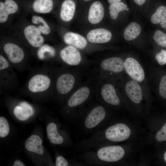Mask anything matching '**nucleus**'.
Instances as JSON below:
<instances>
[{"instance_id":"1","label":"nucleus","mask_w":166,"mask_h":166,"mask_svg":"<svg viewBox=\"0 0 166 166\" xmlns=\"http://www.w3.org/2000/svg\"><path fill=\"white\" fill-rule=\"evenodd\" d=\"M84 152L80 156L81 160L89 164L99 165L117 162L125 154L123 148L119 145L104 146Z\"/></svg>"},{"instance_id":"2","label":"nucleus","mask_w":166,"mask_h":166,"mask_svg":"<svg viewBox=\"0 0 166 166\" xmlns=\"http://www.w3.org/2000/svg\"><path fill=\"white\" fill-rule=\"evenodd\" d=\"M106 116L105 108L101 105H98L79 119L82 128L85 131L95 133L101 130V127Z\"/></svg>"},{"instance_id":"3","label":"nucleus","mask_w":166,"mask_h":166,"mask_svg":"<svg viewBox=\"0 0 166 166\" xmlns=\"http://www.w3.org/2000/svg\"><path fill=\"white\" fill-rule=\"evenodd\" d=\"M124 69L133 80L140 82L145 78L144 70L139 62L135 58L129 57L124 61Z\"/></svg>"},{"instance_id":"4","label":"nucleus","mask_w":166,"mask_h":166,"mask_svg":"<svg viewBox=\"0 0 166 166\" xmlns=\"http://www.w3.org/2000/svg\"><path fill=\"white\" fill-rule=\"evenodd\" d=\"M60 57L66 63L70 65H77L81 62V54L76 47L68 45L60 52Z\"/></svg>"},{"instance_id":"5","label":"nucleus","mask_w":166,"mask_h":166,"mask_svg":"<svg viewBox=\"0 0 166 166\" xmlns=\"http://www.w3.org/2000/svg\"><path fill=\"white\" fill-rule=\"evenodd\" d=\"M113 142H118L126 140L131 133L130 128L122 123H117L108 127Z\"/></svg>"},{"instance_id":"6","label":"nucleus","mask_w":166,"mask_h":166,"mask_svg":"<svg viewBox=\"0 0 166 166\" xmlns=\"http://www.w3.org/2000/svg\"><path fill=\"white\" fill-rule=\"evenodd\" d=\"M50 80L47 76L42 74H37L30 80L28 88L30 91L34 93L42 92L48 89Z\"/></svg>"},{"instance_id":"7","label":"nucleus","mask_w":166,"mask_h":166,"mask_svg":"<svg viewBox=\"0 0 166 166\" xmlns=\"http://www.w3.org/2000/svg\"><path fill=\"white\" fill-rule=\"evenodd\" d=\"M24 33L28 42L34 47H40L44 42L41 32L35 26L31 25L26 26L24 29Z\"/></svg>"},{"instance_id":"8","label":"nucleus","mask_w":166,"mask_h":166,"mask_svg":"<svg viewBox=\"0 0 166 166\" xmlns=\"http://www.w3.org/2000/svg\"><path fill=\"white\" fill-rule=\"evenodd\" d=\"M112 34L109 30L104 28H97L91 30L88 33L87 39L90 42L94 43H104L109 41Z\"/></svg>"},{"instance_id":"9","label":"nucleus","mask_w":166,"mask_h":166,"mask_svg":"<svg viewBox=\"0 0 166 166\" xmlns=\"http://www.w3.org/2000/svg\"><path fill=\"white\" fill-rule=\"evenodd\" d=\"M105 9L103 3L100 1L96 0L90 6L88 12V19L92 24L100 22L104 15Z\"/></svg>"},{"instance_id":"10","label":"nucleus","mask_w":166,"mask_h":166,"mask_svg":"<svg viewBox=\"0 0 166 166\" xmlns=\"http://www.w3.org/2000/svg\"><path fill=\"white\" fill-rule=\"evenodd\" d=\"M90 90L87 87H82L75 91L68 101V106L72 109L76 108L84 103L88 99Z\"/></svg>"},{"instance_id":"11","label":"nucleus","mask_w":166,"mask_h":166,"mask_svg":"<svg viewBox=\"0 0 166 166\" xmlns=\"http://www.w3.org/2000/svg\"><path fill=\"white\" fill-rule=\"evenodd\" d=\"M125 90L128 96L132 101L136 104L141 102L143 93L138 82L134 80L128 81L125 85Z\"/></svg>"},{"instance_id":"12","label":"nucleus","mask_w":166,"mask_h":166,"mask_svg":"<svg viewBox=\"0 0 166 166\" xmlns=\"http://www.w3.org/2000/svg\"><path fill=\"white\" fill-rule=\"evenodd\" d=\"M75 80L74 77L69 73H65L60 76L57 79L56 87L58 91L62 94L69 93L73 88Z\"/></svg>"},{"instance_id":"13","label":"nucleus","mask_w":166,"mask_h":166,"mask_svg":"<svg viewBox=\"0 0 166 166\" xmlns=\"http://www.w3.org/2000/svg\"><path fill=\"white\" fill-rule=\"evenodd\" d=\"M4 50L10 61L17 63L23 59L24 53L23 50L18 45L12 43H7L3 47Z\"/></svg>"},{"instance_id":"14","label":"nucleus","mask_w":166,"mask_h":166,"mask_svg":"<svg viewBox=\"0 0 166 166\" xmlns=\"http://www.w3.org/2000/svg\"><path fill=\"white\" fill-rule=\"evenodd\" d=\"M101 95L104 101L109 105L117 106L120 103V100L115 89L111 84L107 83L103 86Z\"/></svg>"},{"instance_id":"15","label":"nucleus","mask_w":166,"mask_h":166,"mask_svg":"<svg viewBox=\"0 0 166 166\" xmlns=\"http://www.w3.org/2000/svg\"><path fill=\"white\" fill-rule=\"evenodd\" d=\"M103 69L115 73H119L124 69V61L118 57H113L103 60L101 64Z\"/></svg>"},{"instance_id":"16","label":"nucleus","mask_w":166,"mask_h":166,"mask_svg":"<svg viewBox=\"0 0 166 166\" xmlns=\"http://www.w3.org/2000/svg\"><path fill=\"white\" fill-rule=\"evenodd\" d=\"M63 40L66 44L80 49H84L87 44V41L84 37L72 32L66 33L64 35Z\"/></svg>"},{"instance_id":"17","label":"nucleus","mask_w":166,"mask_h":166,"mask_svg":"<svg viewBox=\"0 0 166 166\" xmlns=\"http://www.w3.org/2000/svg\"><path fill=\"white\" fill-rule=\"evenodd\" d=\"M18 6L13 0H6L4 2H0V22L4 23L7 20L10 14L15 13Z\"/></svg>"},{"instance_id":"18","label":"nucleus","mask_w":166,"mask_h":166,"mask_svg":"<svg viewBox=\"0 0 166 166\" xmlns=\"http://www.w3.org/2000/svg\"><path fill=\"white\" fill-rule=\"evenodd\" d=\"M76 8L75 2L73 0H65L62 3L60 16L64 21L68 22L73 18Z\"/></svg>"},{"instance_id":"19","label":"nucleus","mask_w":166,"mask_h":166,"mask_svg":"<svg viewBox=\"0 0 166 166\" xmlns=\"http://www.w3.org/2000/svg\"><path fill=\"white\" fill-rule=\"evenodd\" d=\"M42 140L39 136L32 135L26 140L25 147L29 151L42 155L44 152L42 144Z\"/></svg>"},{"instance_id":"20","label":"nucleus","mask_w":166,"mask_h":166,"mask_svg":"<svg viewBox=\"0 0 166 166\" xmlns=\"http://www.w3.org/2000/svg\"><path fill=\"white\" fill-rule=\"evenodd\" d=\"M14 113L16 118L20 121H25L34 113L32 106L25 102H21L19 105L14 108Z\"/></svg>"},{"instance_id":"21","label":"nucleus","mask_w":166,"mask_h":166,"mask_svg":"<svg viewBox=\"0 0 166 166\" xmlns=\"http://www.w3.org/2000/svg\"><path fill=\"white\" fill-rule=\"evenodd\" d=\"M141 27L138 23L132 22L129 24L125 28L123 33L124 39L130 41L135 39L140 34Z\"/></svg>"},{"instance_id":"22","label":"nucleus","mask_w":166,"mask_h":166,"mask_svg":"<svg viewBox=\"0 0 166 166\" xmlns=\"http://www.w3.org/2000/svg\"><path fill=\"white\" fill-rule=\"evenodd\" d=\"M46 132L48 139L52 143L61 144L64 142V138L58 132L56 124L54 123H49L46 127Z\"/></svg>"},{"instance_id":"23","label":"nucleus","mask_w":166,"mask_h":166,"mask_svg":"<svg viewBox=\"0 0 166 166\" xmlns=\"http://www.w3.org/2000/svg\"><path fill=\"white\" fill-rule=\"evenodd\" d=\"M34 10L36 13L45 14L50 12L53 7L52 0H35L32 6Z\"/></svg>"},{"instance_id":"24","label":"nucleus","mask_w":166,"mask_h":166,"mask_svg":"<svg viewBox=\"0 0 166 166\" xmlns=\"http://www.w3.org/2000/svg\"><path fill=\"white\" fill-rule=\"evenodd\" d=\"M128 9L127 5L123 2L110 4L109 6V13L111 18L116 19L120 13Z\"/></svg>"},{"instance_id":"25","label":"nucleus","mask_w":166,"mask_h":166,"mask_svg":"<svg viewBox=\"0 0 166 166\" xmlns=\"http://www.w3.org/2000/svg\"><path fill=\"white\" fill-rule=\"evenodd\" d=\"M31 21L33 24L38 25L37 28L41 33L47 35L50 33V29L49 25L41 17L33 16L32 18Z\"/></svg>"},{"instance_id":"26","label":"nucleus","mask_w":166,"mask_h":166,"mask_svg":"<svg viewBox=\"0 0 166 166\" xmlns=\"http://www.w3.org/2000/svg\"><path fill=\"white\" fill-rule=\"evenodd\" d=\"M166 17V6H161L158 7L152 15L151 21L153 24H158L160 23Z\"/></svg>"},{"instance_id":"27","label":"nucleus","mask_w":166,"mask_h":166,"mask_svg":"<svg viewBox=\"0 0 166 166\" xmlns=\"http://www.w3.org/2000/svg\"><path fill=\"white\" fill-rule=\"evenodd\" d=\"M46 53L52 57L55 54V51L53 47L47 44H44L41 46L38 50L37 56L38 58L41 60L44 59Z\"/></svg>"},{"instance_id":"28","label":"nucleus","mask_w":166,"mask_h":166,"mask_svg":"<svg viewBox=\"0 0 166 166\" xmlns=\"http://www.w3.org/2000/svg\"><path fill=\"white\" fill-rule=\"evenodd\" d=\"M153 39L158 45L166 48V34L160 30H157L154 33Z\"/></svg>"},{"instance_id":"29","label":"nucleus","mask_w":166,"mask_h":166,"mask_svg":"<svg viewBox=\"0 0 166 166\" xmlns=\"http://www.w3.org/2000/svg\"><path fill=\"white\" fill-rule=\"evenodd\" d=\"M9 127L6 118L1 117H0V136L4 137L6 136L9 132Z\"/></svg>"},{"instance_id":"30","label":"nucleus","mask_w":166,"mask_h":166,"mask_svg":"<svg viewBox=\"0 0 166 166\" xmlns=\"http://www.w3.org/2000/svg\"><path fill=\"white\" fill-rule=\"evenodd\" d=\"M159 91L160 95L163 98L166 99V75L163 76L160 80Z\"/></svg>"},{"instance_id":"31","label":"nucleus","mask_w":166,"mask_h":166,"mask_svg":"<svg viewBox=\"0 0 166 166\" xmlns=\"http://www.w3.org/2000/svg\"><path fill=\"white\" fill-rule=\"evenodd\" d=\"M155 58L158 63L161 65L166 64V50L162 49L156 55Z\"/></svg>"},{"instance_id":"32","label":"nucleus","mask_w":166,"mask_h":166,"mask_svg":"<svg viewBox=\"0 0 166 166\" xmlns=\"http://www.w3.org/2000/svg\"><path fill=\"white\" fill-rule=\"evenodd\" d=\"M155 137L156 140L158 142L166 140V123L164 124L161 128L157 132Z\"/></svg>"},{"instance_id":"33","label":"nucleus","mask_w":166,"mask_h":166,"mask_svg":"<svg viewBox=\"0 0 166 166\" xmlns=\"http://www.w3.org/2000/svg\"><path fill=\"white\" fill-rule=\"evenodd\" d=\"M55 164L57 166H68V163L67 160L61 156L57 157L56 159Z\"/></svg>"},{"instance_id":"34","label":"nucleus","mask_w":166,"mask_h":166,"mask_svg":"<svg viewBox=\"0 0 166 166\" xmlns=\"http://www.w3.org/2000/svg\"><path fill=\"white\" fill-rule=\"evenodd\" d=\"M9 66L8 62L2 55H0V69L2 70L7 68Z\"/></svg>"},{"instance_id":"35","label":"nucleus","mask_w":166,"mask_h":166,"mask_svg":"<svg viewBox=\"0 0 166 166\" xmlns=\"http://www.w3.org/2000/svg\"><path fill=\"white\" fill-rule=\"evenodd\" d=\"M147 0H133L135 3L139 6L144 4Z\"/></svg>"},{"instance_id":"36","label":"nucleus","mask_w":166,"mask_h":166,"mask_svg":"<svg viewBox=\"0 0 166 166\" xmlns=\"http://www.w3.org/2000/svg\"><path fill=\"white\" fill-rule=\"evenodd\" d=\"M14 166H24V164L20 160H16L14 163Z\"/></svg>"},{"instance_id":"37","label":"nucleus","mask_w":166,"mask_h":166,"mask_svg":"<svg viewBox=\"0 0 166 166\" xmlns=\"http://www.w3.org/2000/svg\"><path fill=\"white\" fill-rule=\"evenodd\" d=\"M160 25L163 28L166 29V17L160 22Z\"/></svg>"},{"instance_id":"38","label":"nucleus","mask_w":166,"mask_h":166,"mask_svg":"<svg viewBox=\"0 0 166 166\" xmlns=\"http://www.w3.org/2000/svg\"><path fill=\"white\" fill-rule=\"evenodd\" d=\"M110 4H113L121 2V0H107Z\"/></svg>"},{"instance_id":"39","label":"nucleus","mask_w":166,"mask_h":166,"mask_svg":"<svg viewBox=\"0 0 166 166\" xmlns=\"http://www.w3.org/2000/svg\"><path fill=\"white\" fill-rule=\"evenodd\" d=\"M164 160L165 161V162L166 163V151H165V152L164 153Z\"/></svg>"},{"instance_id":"40","label":"nucleus","mask_w":166,"mask_h":166,"mask_svg":"<svg viewBox=\"0 0 166 166\" xmlns=\"http://www.w3.org/2000/svg\"><path fill=\"white\" fill-rule=\"evenodd\" d=\"M83 2H88L92 1V0H81Z\"/></svg>"}]
</instances>
